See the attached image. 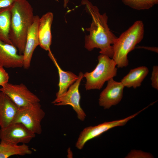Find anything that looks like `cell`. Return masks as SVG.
<instances>
[{"mask_svg":"<svg viewBox=\"0 0 158 158\" xmlns=\"http://www.w3.org/2000/svg\"><path fill=\"white\" fill-rule=\"evenodd\" d=\"M138 153L137 151L136 150H133L127 156V157L129 158H135V157L138 154V157H146L150 158L152 157V156L147 153H145L144 152H142L140 151H138Z\"/></svg>","mask_w":158,"mask_h":158,"instance_id":"22","label":"cell"},{"mask_svg":"<svg viewBox=\"0 0 158 158\" xmlns=\"http://www.w3.org/2000/svg\"><path fill=\"white\" fill-rule=\"evenodd\" d=\"M9 76L4 67L0 66V86L3 87L8 83Z\"/></svg>","mask_w":158,"mask_h":158,"instance_id":"21","label":"cell"},{"mask_svg":"<svg viewBox=\"0 0 158 158\" xmlns=\"http://www.w3.org/2000/svg\"><path fill=\"white\" fill-rule=\"evenodd\" d=\"M23 54H20L13 44L0 40V66L6 68L23 67Z\"/></svg>","mask_w":158,"mask_h":158,"instance_id":"11","label":"cell"},{"mask_svg":"<svg viewBox=\"0 0 158 158\" xmlns=\"http://www.w3.org/2000/svg\"><path fill=\"white\" fill-rule=\"evenodd\" d=\"M11 6L0 9V40L4 42L12 44L9 36Z\"/></svg>","mask_w":158,"mask_h":158,"instance_id":"18","label":"cell"},{"mask_svg":"<svg viewBox=\"0 0 158 158\" xmlns=\"http://www.w3.org/2000/svg\"><path fill=\"white\" fill-rule=\"evenodd\" d=\"M124 86L120 82L111 78L107 81L106 87L100 93L99 99L100 106L104 109H109L121 101Z\"/></svg>","mask_w":158,"mask_h":158,"instance_id":"10","label":"cell"},{"mask_svg":"<svg viewBox=\"0 0 158 158\" xmlns=\"http://www.w3.org/2000/svg\"><path fill=\"white\" fill-rule=\"evenodd\" d=\"M148 73L149 70L146 67H138L131 69L121 82L124 87L136 88L141 85L142 82Z\"/></svg>","mask_w":158,"mask_h":158,"instance_id":"16","label":"cell"},{"mask_svg":"<svg viewBox=\"0 0 158 158\" xmlns=\"http://www.w3.org/2000/svg\"><path fill=\"white\" fill-rule=\"evenodd\" d=\"M83 73H79L78 78L68 88L65 93L56 97L52 103L56 106L68 105L72 107L77 114L78 118L83 121L86 116V114L81 107L80 104V95L79 87L83 77Z\"/></svg>","mask_w":158,"mask_h":158,"instance_id":"7","label":"cell"},{"mask_svg":"<svg viewBox=\"0 0 158 158\" xmlns=\"http://www.w3.org/2000/svg\"><path fill=\"white\" fill-rule=\"evenodd\" d=\"M0 91L7 95L18 107L40 102L39 98L23 83H8L0 88Z\"/></svg>","mask_w":158,"mask_h":158,"instance_id":"9","label":"cell"},{"mask_svg":"<svg viewBox=\"0 0 158 158\" xmlns=\"http://www.w3.org/2000/svg\"><path fill=\"white\" fill-rule=\"evenodd\" d=\"M53 13L49 12L40 18L38 29L39 46L48 52L51 51L52 35L51 28L53 21Z\"/></svg>","mask_w":158,"mask_h":158,"instance_id":"13","label":"cell"},{"mask_svg":"<svg viewBox=\"0 0 158 158\" xmlns=\"http://www.w3.org/2000/svg\"><path fill=\"white\" fill-rule=\"evenodd\" d=\"M143 109L123 119L111 121L104 122L95 126H90L84 128L80 133L75 146L81 150L88 141L96 138L104 133L115 127L125 125L129 121L138 115Z\"/></svg>","mask_w":158,"mask_h":158,"instance_id":"6","label":"cell"},{"mask_svg":"<svg viewBox=\"0 0 158 158\" xmlns=\"http://www.w3.org/2000/svg\"><path fill=\"white\" fill-rule=\"evenodd\" d=\"M125 5L138 10L150 8L158 4V0H121Z\"/></svg>","mask_w":158,"mask_h":158,"instance_id":"19","label":"cell"},{"mask_svg":"<svg viewBox=\"0 0 158 158\" xmlns=\"http://www.w3.org/2000/svg\"><path fill=\"white\" fill-rule=\"evenodd\" d=\"M40 18L38 15L34 16L33 23L28 32L23 54V67L25 69L30 67L33 52L37 47L39 45L38 29Z\"/></svg>","mask_w":158,"mask_h":158,"instance_id":"12","label":"cell"},{"mask_svg":"<svg viewBox=\"0 0 158 158\" xmlns=\"http://www.w3.org/2000/svg\"><path fill=\"white\" fill-rule=\"evenodd\" d=\"M45 116L39 102L28 106L19 107L13 122L23 125L35 134H41L42 128L41 122Z\"/></svg>","mask_w":158,"mask_h":158,"instance_id":"5","label":"cell"},{"mask_svg":"<svg viewBox=\"0 0 158 158\" xmlns=\"http://www.w3.org/2000/svg\"><path fill=\"white\" fill-rule=\"evenodd\" d=\"M70 0H63L64 1V8H65L67 5L68 2Z\"/></svg>","mask_w":158,"mask_h":158,"instance_id":"24","label":"cell"},{"mask_svg":"<svg viewBox=\"0 0 158 158\" xmlns=\"http://www.w3.org/2000/svg\"><path fill=\"white\" fill-rule=\"evenodd\" d=\"M97 59L98 63L95 68L83 74L86 80L85 88L87 90L100 89L106 82L117 75V68L112 58L100 54Z\"/></svg>","mask_w":158,"mask_h":158,"instance_id":"4","label":"cell"},{"mask_svg":"<svg viewBox=\"0 0 158 158\" xmlns=\"http://www.w3.org/2000/svg\"><path fill=\"white\" fill-rule=\"evenodd\" d=\"M32 152L26 144L21 145L1 141L0 158H7L11 156L30 155Z\"/></svg>","mask_w":158,"mask_h":158,"instance_id":"17","label":"cell"},{"mask_svg":"<svg viewBox=\"0 0 158 158\" xmlns=\"http://www.w3.org/2000/svg\"><path fill=\"white\" fill-rule=\"evenodd\" d=\"M16 0H0V9L11 6Z\"/></svg>","mask_w":158,"mask_h":158,"instance_id":"23","label":"cell"},{"mask_svg":"<svg viewBox=\"0 0 158 158\" xmlns=\"http://www.w3.org/2000/svg\"><path fill=\"white\" fill-rule=\"evenodd\" d=\"M36 134L22 124L13 122L0 129L1 141L14 144H27L35 138Z\"/></svg>","mask_w":158,"mask_h":158,"instance_id":"8","label":"cell"},{"mask_svg":"<svg viewBox=\"0 0 158 158\" xmlns=\"http://www.w3.org/2000/svg\"><path fill=\"white\" fill-rule=\"evenodd\" d=\"M48 56L56 67L59 74V80L58 84L59 89L56 94L58 97L66 92L69 87L78 79L77 76L71 71L63 70L58 64L51 51L49 52Z\"/></svg>","mask_w":158,"mask_h":158,"instance_id":"15","label":"cell"},{"mask_svg":"<svg viewBox=\"0 0 158 158\" xmlns=\"http://www.w3.org/2000/svg\"><path fill=\"white\" fill-rule=\"evenodd\" d=\"M19 107L10 97L0 91V127L4 128L13 122Z\"/></svg>","mask_w":158,"mask_h":158,"instance_id":"14","label":"cell"},{"mask_svg":"<svg viewBox=\"0 0 158 158\" xmlns=\"http://www.w3.org/2000/svg\"><path fill=\"white\" fill-rule=\"evenodd\" d=\"M151 85L152 87L158 89V66H153L151 78Z\"/></svg>","mask_w":158,"mask_h":158,"instance_id":"20","label":"cell"},{"mask_svg":"<svg viewBox=\"0 0 158 158\" xmlns=\"http://www.w3.org/2000/svg\"><path fill=\"white\" fill-rule=\"evenodd\" d=\"M144 25L138 20L117 38L113 45L112 59L118 68L126 67L129 64L128 54L135 48V46L143 39Z\"/></svg>","mask_w":158,"mask_h":158,"instance_id":"3","label":"cell"},{"mask_svg":"<svg viewBox=\"0 0 158 158\" xmlns=\"http://www.w3.org/2000/svg\"><path fill=\"white\" fill-rule=\"evenodd\" d=\"M82 4L85 5L86 12L91 16L92 19L90 27L85 29L90 33L85 37V48L89 51L95 48H99L100 54L112 58V45L117 37L108 26L106 13L101 14L98 8L87 0H83Z\"/></svg>","mask_w":158,"mask_h":158,"instance_id":"1","label":"cell"},{"mask_svg":"<svg viewBox=\"0 0 158 158\" xmlns=\"http://www.w3.org/2000/svg\"><path fill=\"white\" fill-rule=\"evenodd\" d=\"M11 12L9 38L19 53L23 54L28 32L34 21L33 9L28 0H16Z\"/></svg>","mask_w":158,"mask_h":158,"instance_id":"2","label":"cell"}]
</instances>
